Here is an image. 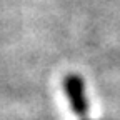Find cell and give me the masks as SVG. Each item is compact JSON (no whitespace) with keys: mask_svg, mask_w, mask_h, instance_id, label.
Returning <instances> with one entry per match:
<instances>
[{"mask_svg":"<svg viewBox=\"0 0 120 120\" xmlns=\"http://www.w3.org/2000/svg\"><path fill=\"white\" fill-rule=\"evenodd\" d=\"M64 87H65L67 97L70 100L72 110L79 117H85L88 107H87V98H85V90H83L82 79L75 77V75H68V77H65Z\"/></svg>","mask_w":120,"mask_h":120,"instance_id":"6da1fadb","label":"cell"}]
</instances>
